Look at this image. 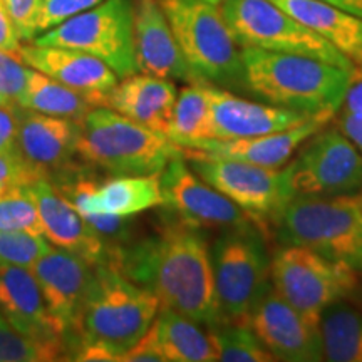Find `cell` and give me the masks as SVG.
<instances>
[{"instance_id":"obj_20","label":"cell","mask_w":362,"mask_h":362,"mask_svg":"<svg viewBox=\"0 0 362 362\" xmlns=\"http://www.w3.org/2000/svg\"><path fill=\"white\" fill-rule=\"evenodd\" d=\"M27 189L37 206L42 235L52 245L76 253L93 265L106 264L107 245L54 185L42 180Z\"/></svg>"},{"instance_id":"obj_15","label":"cell","mask_w":362,"mask_h":362,"mask_svg":"<svg viewBox=\"0 0 362 362\" xmlns=\"http://www.w3.org/2000/svg\"><path fill=\"white\" fill-rule=\"evenodd\" d=\"M30 270L42 292L54 327L66 341L74 332L81 307L93 280L94 265L76 253L51 247Z\"/></svg>"},{"instance_id":"obj_2","label":"cell","mask_w":362,"mask_h":362,"mask_svg":"<svg viewBox=\"0 0 362 362\" xmlns=\"http://www.w3.org/2000/svg\"><path fill=\"white\" fill-rule=\"evenodd\" d=\"M160 300L115 265H94L74 332L66 339L67 361H119L160 312Z\"/></svg>"},{"instance_id":"obj_11","label":"cell","mask_w":362,"mask_h":362,"mask_svg":"<svg viewBox=\"0 0 362 362\" xmlns=\"http://www.w3.org/2000/svg\"><path fill=\"white\" fill-rule=\"evenodd\" d=\"M183 158L192 170L250 216L259 228L275 223L280 211L291 202L287 173L250 163L205 156L183 148Z\"/></svg>"},{"instance_id":"obj_41","label":"cell","mask_w":362,"mask_h":362,"mask_svg":"<svg viewBox=\"0 0 362 362\" xmlns=\"http://www.w3.org/2000/svg\"><path fill=\"white\" fill-rule=\"evenodd\" d=\"M341 107L342 115H349L362 119V72H357L352 78Z\"/></svg>"},{"instance_id":"obj_14","label":"cell","mask_w":362,"mask_h":362,"mask_svg":"<svg viewBox=\"0 0 362 362\" xmlns=\"http://www.w3.org/2000/svg\"><path fill=\"white\" fill-rule=\"evenodd\" d=\"M245 324L277 361H324L319 325L288 304L272 282L253 305Z\"/></svg>"},{"instance_id":"obj_10","label":"cell","mask_w":362,"mask_h":362,"mask_svg":"<svg viewBox=\"0 0 362 362\" xmlns=\"http://www.w3.org/2000/svg\"><path fill=\"white\" fill-rule=\"evenodd\" d=\"M30 42L78 49L106 62L117 78L138 72L134 56V0H103Z\"/></svg>"},{"instance_id":"obj_26","label":"cell","mask_w":362,"mask_h":362,"mask_svg":"<svg viewBox=\"0 0 362 362\" xmlns=\"http://www.w3.org/2000/svg\"><path fill=\"white\" fill-rule=\"evenodd\" d=\"M153 327L160 341L166 362H214L216 351L210 329L178 314L160 307Z\"/></svg>"},{"instance_id":"obj_23","label":"cell","mask_w":362,"mask_h":362,"mask_svg":"<svg viewBox=\"0 0 362 362\" xmlns=\"http://www.w3.org/2000/svg\"><path fill=\"white\" fill-rule=\"evenodd\" d=\"M178 98L170 79L149 74H131L107 94L106 107H111L136 123L166 134Z\"/></svg>"},{"instance_id":"obj_6","label":"cell","mask_w":362,"mask_h":362,"mask_svg":"<svg viewBox=\"0 0 362 362\" xmlns=\"http://www.w3.org/2000/svg\"><path fill=\"white\" fill-rule=\"evenodd\" d=\"M197 78L216 88L242 89L243 62L220 6L203 0H158Z\"/></svg>"},{"instance_id":"obj_29","label":"cell","mask_w":362,"mask_h":362,"mask_svg":"<svg viewBox=\"0 0 362 362\" xmlns=\"http://www.w3.org/2000/svg\"><path fill=\"white\" fill-rule=\"evenodd\" d=\"M210 103L206 84H189L178 93L166 136L181 148L208 138Z\"/></svg>"},{"instance_id":"obj_31","label":"cell","mask_w":362,"mask_h":362,"mask_svg":"<svg viewBox=\"0 0 362 362\" xmlns=\"http://www.w3.org/2000/svg\"><path fill=\"white\" fill-rule=\"evenodd\" d=\"M67 359L66 341H37L13 329L0 314V362H49Z\"/></svg>"},{"instance_id":"obj_42","label":"cell","mask_w":362,"mask_h":362,"mask_svg":"<svg viewBox=\"0 0 362 362\" xmlns=\"http://www.w3.org/2000/svg\"><path fill=\"white\" fill-rule=\"evenodd\" d=\"M339 131L357 148L362 156V119L349 115H342L339 119Z\"/></svg>"},{"instance_id":"obj_21","label":"cell","mask_w":362,"mask_h":362,"mask_svg":"<svg viewBox=\"0 0 362 362\" xmlns=\"http://www.w3.org/2000/svg\"><path fill=\"white\" fill-rule=\"evenodd\" d=\"M78 136L79 121L40 115L19 106L17 151L29 165L42 171L49 181L57 171L66 173L76 155Z\"/></svg>"},{"instance_id":"obj_17","label":"cell","mask_w":362,"mask_h":362,"mask_svg":"<svg viewBox=\"0 0 362 362\" xmlns=\"http://www.w3.org/2000/svg\"><path fill=\"white\" fill-rule=\"evenodd\" d=\"M134 56L143 74L205 84L188 66L158 0H134Z\"/></svg>"},{"instance_id":"obj_19","label":"cell","mask_w":362,"mask_h":362,"mask_svg":"<svg viewBox=\"0 0 362 362\" xmlns=\"http://www.w3.org/2000/svg\"><path fill=\"white\" fill-rule=\"evenodd\" d=\"M332 117V115L310 116L304 123L293 126L291 129L255 136V138L202 139L185 149H192V151L202 153L205 156L225 158V160L243 161L264 166V168L279 170L284 168L296 156L298 148L307 139L324 129Z\"/></svg>"},{"instance_id":"obj_37","label":"cell","mask_w":362,"mask_h":362,"mask_svg":"<svg viewBox=\"0 0 362 362\" xmlns=\"http://www.w3.org/2000/svg\"><path fill=\"white\" fill-rule=\"evenodd\" d=\"M21 40L30 42L35 39V17L39 0H4Z\"/></svg>"},{"instance_id":"obj_22","label":"cell","mask_w":362,"mask_h":362,"mask_svg":"<svg viewBox=\"0 0 362 362\" xmlns=\"http://www.w3.org/2000/svg\"><path fill=\"white\" fill-rule=\"evenodd\" d=\"M0 314L25 336L37 341H64L54 327L30 269L0 265Z\"/></svg>"},{"instance_id":"obj_18","label":"cell","mask_w":362,"mask_h":362,"mask_svg":"<svg viewBox=\"0 0 362 362\" xmlns=\"http://www.w3.org/2000/svg\"><path fill=\"white\" fill-rule=\"evenodd\" d=\"M17 57L33 69L89 96L96 106H106L107 94L117 84L116 72L106 62L78 49L30 42L21 45Z\"/></svg>"},{"instance_id":"obj_45","label":"cell","mask_w":362,"mask_h":362,"mask_svg":"<svg viewBox=\"0 0 362 362\" xmlns=\"http://www.w3.org/2000/svg\"><path fill=\"white\" fill-rule=\"evenodd\" d=\"M4 103H11V101H7V99H4V98H0V104H4Z\"/></svg>"},{"instance_id":"obj_32","label":"cell","mask_w":362,"mask_h":362,"mask_svg":"<svg viewBox=\"0 0 362 362\" xmlns=\"http://www.w3.org/2000/svg\"><path fill=\"white\" fill-rule=\"evenodd\" d=\"M12 230L42 235L37 206L27 187L12 188L0 194V232Z\"/></svg>"},{"instance_id":"obj_27","label":"cell","mask_w":362,"mask_h":362,"mask_svg":"<svg viewBox=\"0 0 362 362\" xmlns=\"http://www.w3.org/2000/svg\"><path fill=\"white\" fill-rule=\"evenodd\" d=\"M17 104L24 110L47 116L67 117L79 123L93 107H96V103L89 96L49 78L33 67H30L24 94Z\"/></svg>"},{"instance_id":"obj_25","label":"cell","mask_w":362,"mask_h":362,"mask_svg":"<svg viewBox=\"0 0 362 362\" xmlns=\"http://www.w3.org/2000/svg\"><path fill=\"white\" fill-rule=\"evenodd\" d=\"M160 175H116L115 178L99 185L89 211L84 215L134 216L149 208L163 206Z\"/></svg>"},{"instance_id":"obj_28","label":"cell","mask_w":362,"mask_h":362,"mask_svg":"<svg viewBox=\"0 0 362 362\" xmlns=\"http://www.w3.org/2000/svg\"><path fill=\"white\" fill-rule=\"evenodd\" d=\"M319 332L324 361L362 362V314L346 300L322 312Z\"/></svg>"},{"instance_id":"obj_12","label":"cell","mask_w":362,"mask_h":362,"mask_svg":"<svg viewBox=\"0 0 362 362\" xmlns=\"http://www.w3.org/2000/svg\"><path fill=\"white\" fill-rule=\"evenodd\" d=\"M284 168L292 197H341L362 192V156L339 129H320Z\"/></svg>"},{"instance_id":"obj_36","label":"cell","mask_w":362,"mask_h":362,"mask_svg":"<svg viewBox=\"0 0 362 362\" xmlns=\"http://www.w3.org/2000/svg\"><path fill=\"white\" fill-rule=\"evenodd\" d=\"M30 67L19 57L0 51V98L7 101H19L29 81Z\"/></svg>"},{"instance_id":"obj_38","label":"cell","mask_w":362,"mask_h":362,"mask_svg":"<svg viewBox=\"0 0 362 362\" xmlns=\"http://www.w3.org/2000/svg\"><path fill=\"white\" fill-rule=\"evenodd\" d=\"M119 361L123 362H166V357L163 354L160 341L156 337L155 327L148 329V332L134 344L133 347H129L123 356L119 357Z\"/></svg>"},{"instance_id":"obj_35","label":"cell","mask_w":362,"mask_h":362,"mask_svg":"<svg viewBox=\"0 0 362 362\" xmlns=\"http://www.w3.org/2000/svg\"><path fill=\"white\" fill-rule=\"evenodd\" d=\"M49 181L42 171L29 165L19 151L0 153V193L12 188H25L37 181Z\"/></svg>"},{"instance_id":"obj_16","label":"cell","mask_w":362,"mask_h":362,"mask_svg":"<svg viewBox=\"0 0 362 362\" xmlns=\"http://www.w3.org/2000/svg\"><path fill=\"white\" fill-rule=\"evenodd\" d=\"M206 94L210 103L206 139L255 138L291 129L310 117L269 103L248 101L214 84H206Z\"/></svg>"},{"instance_id":"obj_1","label":"cell","mask_w":362,"mask_h":362,"mask_svg":"<svg viewBox=\"0 0 362 362\" xmlns=\"http://www.w3.org/2000/svg\"><path fill=\"white\" fill-rule=\"evenodd\" d=\"M107 264L151 291L165 309L206 329L223 324L211 248L200 228L171 218L156 235L110 248Z\"/></svg>"},{"instance_id":"obj_5","label":"cell","mask_w":362,"mask_h":362,"mask_svg":"<svg viewBox=\"0 0 362 362\" xmlns=\"http://www.w3.org/2000/svg\"><path fill=\"white\" fill-rule=\"evenodd\" d=\"M284 245L310 248L362 272V194L292 197L280 211Z\"/></svg>"},{"instance_id":"obj_46","label":"cell","mask_w":362,"mask_h":362,"mask_svg":"<svg viewBox=\"0 0 362 362\" xmlns=\"http://www.w3.org/2000/svg\"><path fill=\"white\" fill-rule=\"evenodd\" d=\"M361 194H362V192H361Z\"/></svg>"},{"instance_id":"obj_8","label":"cell","mask_w":362,"mask_h":362,"mask_svg":"<svg viewBox=\"0 0 362 362\" xmlns=\"http://www.w3.org/2000/svg\"><path fill=\"white\" fill-rule=\"evenodd\" d=\"M220 11L242 49L252 47L314 57L352 74L359 72L334 45L272 0H225Z\"/></svg>"},{"instance_id":"obj_4","label":"cell","mask_w":362,"mask_h":362,"mask_svg":"<svg viewBox=\"0 0 362 362\" xmlns=\"http://www.w3.org/2000/svg\"><path fill=\"white\" fill-rule=\"evenodd\" d=\"M76 155L111 175H155L183 156V148L111 107L96 106L79 123Z\"/></svg>"},{"instance_id":"obj_13","label":"cell","mask_w":362,"mask_h":362,"mask_svg":"<svg viewBox=\"0 0 362 362\" xmlns=\"http://www.w3.org/2000/svg\"><path fill=\"white\" fill-rule=\"evenodd\" d=\"M163 206L194 228H240L253 221L242 208L202 180L183 156L171 160L160 175Z\"/></svg>"},{"instance_id":"obj_33","label":"cell","mask_w":362,"mask_h":362,"mask_svg":"<svg viewBox=\"0 0 362 362\" xmlns=\"http://www.w3.org/2000/svg\"><path fill=\"white\" fill-rule=\"evenodd\" d=\"M51 250V243L44 235L12 230L0 232V265L33 269L35 262Z\"/></svg>"},{"instance_id":"obj_44","label":"cell","mask_w":362,"mask_h":362,"mask_svg":"<svg viewBox=\"0 0 362 362\" xmlns=\"http://www.w3.org/2000/svg\"><path fill=\"white\" fill-rule=\"evenodd\" d=\"M203 2L211 4V6H221V4H223L225 0H203Z\"/></svg>"},{"instance_id":"obj_43","label":"cell","mask_w":362,"mask_h":362,"mask_svg":"<svg viewBox=\"0 0 362 362\" xmlns=\"http://www.w3.org/2000/svg\"><path fill=\"white\" fill-rule=\"evenodd\" d=\"M320 2H325L329 6L339 7L342 11H347L362 17V0H320Z\"/></svg>"},{"instance_id":"obj_24","label":"cell","mask_w":362,"mask_h":362,"mask_svg":"<svg viewBox=\"0 0 362 362\" xmlns=\"http://www.w3.org/2000/svg\"><path fill=\"white\" fill-rule=\"evenodd\" d=\"M327 40L362 72V17L320 0H272Z\"/></svg>"},{"instance_id":"obj_7","label":"cell","mask_w":362,"mask_h":362,"mask_svg":"<svg viewBox=\"0 0 362 362\" xmlns=\"http://www.w3.org/2000/svg\"><path fill=\"white\" fill-rule=\"evenodd\" d=\"M359 275L346 262L298 245H284L270 259L272 287L317 325L327 307L354 296Z\"/></svg>"},{"instance_id":"obj_3","label":"cell","mask_w":362,"mask_h":362,"mask_svg":"<svg viewBox=\"0 0 362 362\" xmlns=\"http://www.w3.org/2000/svg\"><path fill=\"white\" fill-rule=\"evenodd\" d=\"M242 89L274 106L307 116L336 115L356 74L296 54L242 49Z\"/></svg>"},{"instance_id":"obj_34","label":"cell","mask_w":362,"mask_h":362,"mask_svg":"<svg viewBox=\"0 0 362 362\" xmlns=\"http://www.w3.org/2000/svg\"><path fill=\"white\" fill-rule=\"evenodd\" d=\"M103 0H39L35 17V37L47 33L71 17L96 7Z\"/></svg>"},{"instance_id":"obj_9","label":"cell","mask_w":362,"mask_h":362,"mask_svg":"<svg viewBox=\"0 0 362 362\" xmlns=\"http://www.w3.org/2000/svg\"><path fill=\"white\" fill-rule=\"evenodd\" d=\"M255 223L225 230L211 247L216 298L223 322L245 324L270 287V259Z\"/></svg>"},{"instance_id":"obj_39","label":"cell","mask_w":362,"mask_h":362,"mask_svg":"<svg viewBox=\"0 0 362 362\" xmlns=\"http://www.w3.org/2000/svg\"><path fill=\"white\" fill-rule=\"evenodd\" d=\"M19 131V104H0V153L17 151Z\"/></svg>"},{"instance_id":"obj_47","label":"cell","mask_w":362,"mask_h":362,"mask_svg":"<svg viewBox=\"0 0 362 362\" xmlns=\"http://www.w3.org/2000/svg\"><path fill=\"white\" fill-rule=\"evenodd\" d=\"M0 194H2V193H0Z\"/></svg>"},{"instance_id":"obj_40","label":"cell","mask_w":362,"mask_h":362,"mask_svg":"<svg viewBox=\"0 0 362 362\" xmlns=\"http://www.w3.org/2000/svg\"><path fill=\"white\" fill-rule=\"evenodd\" d=\"M21 37L13 25L11 13H8L6 2L0 0V51L12 54L17 57L21 49Z\"/></svg>"},{"instance_id":"obj_30","label":"cell","mask_w":362,"mask_h":362,"mask_svg":"<svg viewBox=\"0 0 362 362\" xmlns=\"http://www.w3.org/2000/svg\"><path fill=\"white\" fill-rule=\"evenodd\" d=\"M216 361L225 362H274L277 361L259 341L247 324L223 322L210 329Z\"/></svg>"}]
</instances>
